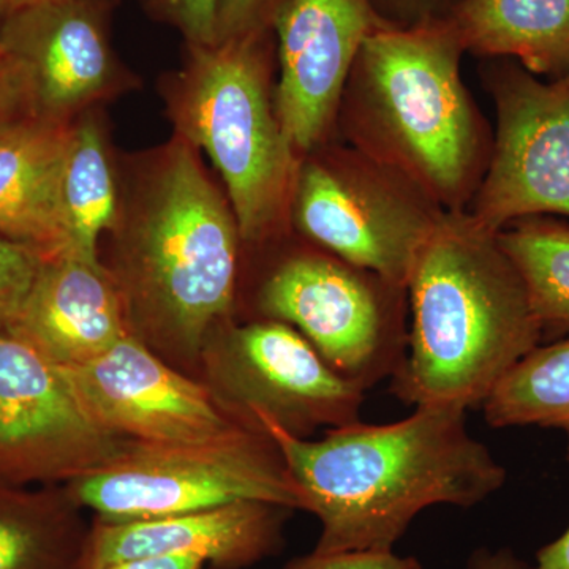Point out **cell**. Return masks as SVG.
<instances>
[{"label":"cell","mask_w":569,"mask_h":569,"mask_svg":"<svg viewBox=\"0 0 569 569\" xmlns=\"http://www.w3.org/2000/svg\"><path fill=\"white\" fill-rule=\"evenodd\" d=\"M467 411L419 406L391 425L355 421L318 440L258 426L282 455L301 509L320 520L313 552H389L425 509L473 508L507 482V468L468 430Z\"/></svg>","instance_id":"1"},{"label":"cell","mask_w":569,"mask_h":569,"mask_svg":"<svg viewBox=\"0 0 569 569\" xmlns=\"http://www.w3.org/2000/svg\"><path fill=\"white\" fill-rule=\"evenodd\" d=\"M112 231L108 271L130 335L160 358L200 361L234 306L241 234L192 144L176 134L152 153Z\"/></svg>","instance_id":"2"},{"label":"cell","mask_w":569,"mask_h":569,"mask_svg":"<svg viewBox=\"0 0 569 569\" xmlns=\"http://www.w3.org/2000/svg\"><path fill=\"white\" fill-rule=\"evenodd\" d=\"M411 328L392 395L410 406H482L541 346L529 293L497 233L443 211L408 276Z\"/></svg>","instance_id":"3"},{"label":"cell","mask_w":569,"mask_h":569,"mask_svg":"<svg viewBox=\"0 0 569 569\" xmlns=\"http://www.w3.org/2000/svg\"><path fill=\"white\" fill-rule=\"evenodd\" d=\"M463 51L448 17L387 21L367 37L346 88L358 151L447 211H463L490 157L460 77Z\"/></svg>","instance_id":"4"},{"label":"cell","mask_w":569,"mask_h":569,"mask_svg":"<svg viewBox=\"0 0 569 569\" xmlns=\"http://www.w3.org/2000/svg\"><path fill=\"white\" fill-rule=\"evenodd\" d=\"M268 33L257 29L189 47L186 66L167 89L176 134L211 159L249 244L279 230L299 170L269 86Z\"/></svg>","instance_id":"5"},{"label":"cell","mask_w":569,"mask_h":569,"mask_svg":"<svg viewBox=\"0 0 569 569\" xmlns=\"http://www.w3.org/2000/svg\"><path fill=\"white\" fill-rule=\"evenodd\" d=\"M63 486L81 508L111 522L167 518L236 501L302 508L274 441L249 427L204 443L127 441L104 466Z\"/></svg>","instance_id":"6"},{"label":"cell","mask_w":569,"mask_h":569,"mask_svg":"<svg viewBox=\"0 0 569 569\" xmlns=\"http://www.w3.org/2000/svg\"><path fill=\"white\" fill-rule=\"evenodd\" d=\"M406 293L336 254L301 252L268 272L257 305L263 320L295 328L339 376L367 391L406 359Z\"/></svg>","instance_id":"7"},{"label":"cell","mask_w":569,"mask_h":569,"mask_svg":"<svg viewBox=\"0 0 569 569\" xmlns=\"http://www.w3.org/2000/svg\"><path fill=\"white\" fill-rule=\"evenodd\" d=\"M200 362L216 402L250 429L261 430L260 421H271L291 436L309 438L320 427L359 421L366 391L280 321L220 325Z\"/></svg>","instance_id":"8"},{"label":"cell","mask_w":569,"mask_h":569,"mask_svg":"<svg viewBox=\"0 0 569 569\" xmlns=\"http://www.w3.org/2000/svg\"><path fill=\"white\" fill-rule=\"evenodd\" d=\"M291 201L302 234L406 291L419 247L443 212L359 151L301 164Z\"/></svg>","instance_id":"9"},{"label":"cell","mask_w":569,"mask_h":569,"mask_svg":"<svg viewBox=\"0 0 569 569\" xmlns=\"http://www.w3.org/2000/svg\"><path fill=\"white\" fill-rule=\"evenodd\" d=\"M490 89L496 140L468 213L493 233L523 217H569V73L545 82L508 59Z\"/></svg>","instance_id":"10"},{"label":"cell","mask_w":569,"mask_h":569,"mask_svg":"<svg viewBox=\"0 0 569 569\" xmlns=\"http://www.w3.org/2000/svg\"><path fill=\"white\" fill-rule=\"evenodd\" d=\"M126 443L91 417L61 367L0 332V482L69 485Z\"/></svg>","instance_id":"11"},{"label":"cell","mask_w":569,"mask_h":569,"mask_svg":"<svg viewBox=\"0 0 569 569\" xmlns=\"http://www.w3.org/2000/svg\"><path fill=\"white\" fill-rule=\"evenodd\" d=\"M61 369L91 417L122 440L204 443L246 429L208 387L182 376L130 332L93 361Z\"/></svg>","instance_id":"12"},{"label":"cell","mask_w":569,"mask_h":569,"mask_svg":"<svg viewBox=\"0 0 569 569\" xmlns=\"http://www.w3.org/2000/svg\"><path fill=\"white\" fill-rule=\"evenodd\" d=\"M387 21L376 0H283L277 9L274 103L296 153L316 151L325 140L362 44Z\"/></svg>","instance_id":"13"},{"label":"cell","mask_w":569,"mask_h":569,"mask_svg":"<svg viewBox=\"0 0 569 569\" xmlns=\"http://www.w3.org/2000/svg\"><path fill=\"white\" fill-rule=\"evenodd\" d=\"M111 10L112 0H48L0 22V51L24 67L37 116L73 122L126 89Z\"/></svg>","instance_id":"14"},{"label":"cell","mask_w":569,"mask_h":569,"mask_svg":"<svg viewBox=\"0 0 569 569\" xmlns=\"http://www.w3.org/2000/svg\"><path fill=\"white\" fill-rule=\"evenodd\" d=\"M288 511L266 501H236L167 518L97 519L89 531L84 569L152 556H187L213 569H246L282 548Z\"/></svg>","instance_id":"15"},{"label":"cell","mask_w":569,"mask_h":569,"mask_svg":"<svg viewBox=\"0 0 569 569\" xmlns=\"http://www.w3.org/2000/svg\"><path fill=\"white\" fill-rule=\"evenodd\" d=\"M7 335L59 367H78L129 335L118 284L100 260L70 250L44 260Z\"/></svg>","instance_id":"16"},{"label":"cell","mask_w":569,"mask_h":569,"mask_svg":"<svg viewBox=\"0 0 569 569\" xmlns=\"http://www.w3.org/2000/svg\"><path fill=\"white\" fill-rule=\"evenodd\" d=\"M71 122L31 116L0 133V234L66 252L59 189Z\"/></svg>","instance_id":"17"},{"label":"cell","mask_w":569,"mask_h":569,"mask_svg":"<svg viewBox=\"0 0 569 569\" xmlns=\"http://www.w3.org/2000/svg\"><path fill=\"white\" fill-rule=\"evenodd\" d=\"M448 18L466 51L549 80L569 73V0H459Z\"/></svg>","instance_id":"18"},{"label":"cell","mask_w":569,"mask_h":569,"mask_svg":"<svg viewBox=\"0 0 569 569\" xmlns=\"http://www.w3.org/2000/svg\"><path fill=\"white\" fill-rule=\"evenodd\" d=\"M81 509L66 486L0 482V569H84Z\"/></svg>","instance_id":"19"},{"label":"cell","mask_w":569,"mask_h":569,"mask_svg":"<svg viewBox=\"0 0 569 569\" xmlns=\"http://www.w3.org/2000/svg\"><path fill=\"white\" fill-rule=\"evenodd\" d=\"M92 111L71 122L59 203L67 250L100 260L99 242L118 222L121 194L107 134Z\"/></svg>","instance_id":"20"},{"label":"cell","mask_w":569,"mask_h":569,"mask_svg":"<svg viewBox=\"0 0 569 569\" xmlns=\"http://www.w3.org/2000/svg\"><path fill=\"white\" fill-rule=\"evenodd\" d=\"M497 236L526 284L542 343L569 339V220L523 217Z\"/></svg>","instance_id":"21"},{"label":"cell","mask_w":569,"mask_h":569,"mask_svg":"<svg viewBox=\"0 0 569 569\" xmlns=\"http://www.w3.org/2000/svg\"><path fill=\"white\" fill-rule=\"evenodd\" d=\"M496 429L541 427L567 438L569 462V339L541 343L501 378L482 403Z\"/></svg>","instance_id":"22"},{"label":"cell","mask_w":569,"mask_h":569,"mask_svg":"<svg viewBox=\"0 0 569 569\" xmlns=\"http://www.w3.org/2000/svg\"><path fill=\"white\" fill-rule=\"evenodd\" d=\"M48 254L0 234V332L7 335L31 293Z\"/></svg>","instance_id":"23"},{"label":"cell","mask_w":569,"mask_h":569,"mask_svg":"<svg viewBox=\"0 0 569 569\" xmlns=\"http://www.w3.org/2000/svg\"><path fill=\"white\" fill-rule=\"evenodd\" d=\"M153 13L182 33L189 47L217 43L220 0H148Z\"/></svg>","instance_id":"24"},{"label":"cell","mask_w":569,"mask_h":569,"mask_svg":"<svg viewBox=\"0 0 569 569\" xmlns=\"http://www.w3.org/2000/svg\"><path fill=\"white\" fill-rule=\"evenodd\" d=\"M36 114L28 73L20 62L0 51V133Z\"/></svg>","instance_id":"25"},{"label":"cell","mask_w":569,"mask_h":569,"mask_svg":"<svg viewBox=\"0 0 569 569\" xmlns=\"http://www.w3.org/2000/svg\"><path fill=\"white\" fill-rule=\"evenodd\" d=\"M284 569H425L415 557H403L377 550H355V552L317 553L299 557Z\"/></svg>","instance_id":"26"},{"label":"cell","mask_w":569,"mask_h":569,"mask_svg":"<svg viewBox=\"0 0 569 569\" xmlns=\"http://www.w3.org/2000/svg\"><path fill=\"white\" fill-rule=\"evenodd\" d=\"M283 0H220L217 41L269 28Z\"/></svg>","instance_id":"27"},{"label":"cell","mask_w":569,"mask_h":569,"mask_svg":"<svg viewBox=\"0 0 569 569\" xmlns=\"http://www.w3.org/2000/svg\"><path fill=\"white\" fill-rule=\"evenodd\" d=\"M467 569H531V567L520 560L511 549L479 548L468 559Z\"/></svg>","instance_id":"28"},{"label":"cell","mask_w":569,"mask_h":569,"mask_svg":"<svg viewBox=\"0 0 569 569\" xmlns=\"http://www.w3.org/2000/svg\"><path fill=\"white\" fill-rule=\"evenodd\" d=\"M204 561L187 556H152L119 561L103 569H203Z\"/></svg>","instance_id":"29"},{"label":"cell","mask_w":569,"mask_h":569,"mask_svg":"<svg viewBox=\"0 0 569 569\" xmlns=\"http://www.w3.org/2000/svg\"><path fill=\"white\" fill-rule=\"evenodd\" d=\"M531 569H569V529L556 541L539 549Z\"/></svg>","instance_id":"30"},{"label":"cell","mask_w":569,"mask_h":569,"mask_svg":"<svg viewBox=\"0 0 569 569\" xmlns=\"http://www.w3.org/2000/svg\"><path fill=\"white\" fill-rule=\"evenodd\" d=\"M377 2L378 0H376ZM381 2L403 18L406 24H411L422 18L432 17V7L436 0H381Z\"/></svg>","instance_id":"31"},{"label":"cell","mask_w":569,"mask_h":569,"mask_svg":"<svg viewBox=\"0 0 569 569\" xmlns=\"http://www.w3.org/2000/svg\"><path fill=\"white\" fill-rule=\"evenodd\" d=\"M48 2V0H0V22L7 20L11 14L37 6V3Z\"/></svg>","instance_id":"32"}]
</instances>
